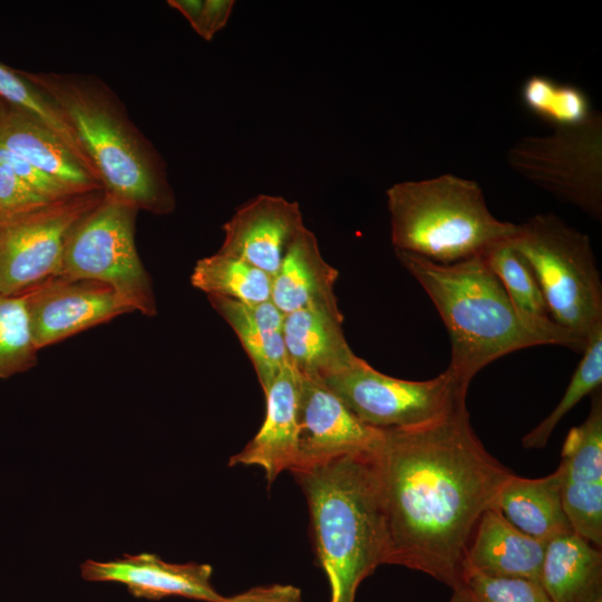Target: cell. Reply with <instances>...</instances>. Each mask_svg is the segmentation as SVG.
Wrapping results in <instances>:
<instances>
[{
	"label": "cell",
	"mask_w": 602,
	"mask_h": 602,
	"mask_svg": "<svg viewBox=\"0 0 602 602\" xmlns=\"http://www.w3.org/2000/svg\"><path fill=\"white\" fill-rule=\"evenodd\" d=\"M385 527L383 564L453 588L482 514L513 474L475 434L466 405L433 423L381 429L370 453Z\"/></svg>",
	"instance_id": "6da1fadb"
},
{
	"label": "cell",
	"mask_w": 602,
	"mask_h": 602,
	"mask_svg": "<svg viewBox=\"0 0 602 602\" xmlns=\"http://www.w3.org/2000/svg\"><path fill=\"white\" fill-rule=\"evenodd\" d=\"M430 298L448 332V369L469 387L494 360L528 347L556 344L582 352L586 340L557 326L525 319L511 302L484 255L450 264L395 251Z\"/></svg>",
	"instance_id": "7a4b0ae2"
},
{
	"label": "cell",
	"mask_w": 602,
	"mask_h": 602,
	"mask_svg": "<svg viewBox=\"0 0 602 602\" xmlns=\"http://www.w3.org/2000/svg\"><path fill=\"white\" fill-rule=\"evenodd\" d=\"M20 74L60 109L106 193L138 211L163 215L175 210L164 161L100 79L72 74Z\"/></svg>",
	"instance_id": "3957f363"
},
{
	"label": "cell",
	"mask_w": 602,
	"mask_h": 602,
	"mask_svg": "<svg viewBox=\"0 0 602 602\" xmlns=\"http://www.w3.org/2000/svg\"><path fill=\"white\" fill-rule=\"evenodd\" d=\"M309 507L330 602H355L360 583L383 564L385 527L370 453L291 470Z\"/></svg>",
	"instance_id": "277c9868"
},
{
	"label": "cell",
	"mask_w": 602,
	"mask_h": 602,
	"mask_svg": "<svg viewBox=\"0 0 602 602\" xmlns=\"http://www.w3.org/2000/svg\"><path fill=\"white\" fill-rule=\"evenodd\" d=\"M386 196L394 250L435 263L484 255L517 232L492 214L477 182L454 174L396 183Z\"/></svg>",
	"instance_id": "5b68a950"
},
{
	"label": "cell",
	"mask_w": 602,
	"mask_h": 602,
	"mask_svg": "<svg viewBox=\"0 0 602 602\" xmlns=\"http://www.w3.org/2000/svg\"><path fill=\"white\" fill-rule=\"evenodd\" d=\"M511 242L531 264L551 319L588 340L602 326V281L590 237L548 213L518 224Z\"/></svg>",
	"instance_id": "8992f818"
},
{
	"label": "cell",
	"mask_w": 602,
	"mask_h": 602,
	"mask_svg": "<svg viewBox=\"0 0 602 602\" xmlns=\"http://www.w3.org/2000/svg\"><path fill=\"white\" fill-rule=\"evenodd\" d=\"M137 213L134 205L105 192L101 201L71 229L60 275L105 283L133 311L155 317L153 282L135 244Z\"/></svg>",
	"instance_id": "52a82bcc"
},
{
	"label": "cell",
	"mask_w": 602,
	"mask_h": 602,
	"mask_svg": "<svg viewBox=\"0 0 602 602\" xmlns=\"http://www.w3.org/2000/svg\"><path fill=\"white\" fill-rule=\"evenodd\" d=\"M320 383L363 424L377 428L426 425L466 405L468 387L447 368L437 377L414 381L387 376L358 359Z\"/></svg>",
	"instance_id": "ba28073f"
},
{
	"label": "cell",
	"mask_w": 602,
	"mask_h": 602,
	"mask_svg": "<svg viewBox=\"0 0 602 602\" xmlns=\"http://www.w3.org/2000/svg\"><path fill=\"white\" fill-rule=\"evenodd\" d=\"M518 175L596 221L602 219V116L544 136L518 139L507 153Z\"/></svg>",
	"instance_id": "9c48e42d"
},
{
	"label": "cell",
	"mask_w": 602,
	"mask_h": 602,
	"mask_svg": "<svg viewBox=\"0 0 602 602\" xmlns=\"http://www.w3.org/2000/svg\"><path fill=\"white\" fill-rule=\"evenodd\" d=\"M104 194H77L0 220V294L22 295L60 275L71 229Z\"/></svg>",
	"instance_id": "30bf717a"
},
{
	"label": "cell",
	"mask_w": 602,
	"mask_h": 602,
	"mask_svg": "<svg viewBox=\"0 0 602 602\" xmlns=\"http://www.w3.org/2000/svg\"><path fill=\"white\" fill-rule=\"evenodd\" d=\"M23 295L38 350L133 312L111 287L87 279L57 275Z\"/></svg>",
	"instance_id": "8fae6325"
},
{
	"label": "cell",
	"mask_w": 602,
	"mask_h": 602,
	"mask_svg": "<svg viewBox=\"0 0 602 602\" xmlns=\"http://www.w3.org/2000/svg\"><path fill=\"white\" fill-rule=\"evenodd\" d=\"M298 376L297 459L291 470L341 456L372 453L377 448L381 429L360 421L322 383Z\"/></svg>",
	"instance_id": "7c38bea8"
},
{
	"label": "cell",
	"mask_w": 602,
	"mask_h": 602,
	"mask_svg": "<svg viewBox=\"0 0 602 602\" xmlns=\"http://www.w3.org/2000/svg\"><path fill=\"white\" fill-rule=\"evenodd\" d=\"M561 499L573 531L601 550L602 546V392H592L585 420L573 427L564 441Z\"/></svg>",
	"instance_id": "4fadbf2b"
},
{
	"label": "cell",
	"mask_w": 602,
	"mask_h": 602,
	"mask_svg": "<svg viewBox=\"0 0 602 602\" xmlns=\"http://www.w3.org/2000/svg\"><path fill=\"white\" fill-rule=\"evenodd\" d=\"M303 229L297 202L260 194L242 204L224 223L219 253L241 259L273 278Z\"/></svg>",
	"instance_id": "5bb4252c"
},
{
	"label": "cell",
	"mask_w": 602,
	"mask_h": 602,
	"mask_svg": "<svg viewBox=\"0 0 602 602\" xmlns=\"http://www.w3.org/2000/svg\"><path fill=\"white\" fill-rule=\"evenodd\" d=\"M80 570L86 581L122 583L136 598L183 596L205 602L223 599L211 583L213 570L208 564L168 563L155 554L140 553L108 562L88 560Z\"/></svg>",
	"instance_id": "9a60e30c"
},
{
	"label": "cell",
	"mask_w": 602,
	"mask_h": 602,
	"mask_svg": "<svg viewBox=\"0 0 602 602\" xmlns=\"http://www.w3.org/2000/svg\"><path fill=\"white\" fill-rule=\"evenodd\" d=\"M0 146L78 193L105 191L96 172L46 124L8 106L0 118Z\"/></svg>",
	"instance_id": "2e32d148"
},
{
	"label": "cell",
	"mask_w": 602,
	"mask_h": 602,
	"mask_svg": "<svg viewBox=\"0 0 602 602\" xmlns=\"http://www.w3.org/2000/svg\"><path fill=\"white\" fill-rule=\"evenodd\" d=\"M298 386L299 376L287 361L264 392L266 411L260 430L231 457V466H260L270 484L281 472L293 468L298 443Z\"/></svg>",
	"instance_id": "e0dca14e"
},
{
	"label": "cell",
	"mask_w": 602,
	"mask_h": 602,
	"mask_svg": "<svg viewBox=\"0 0 602 602\" xmlns=\"http://www.w3.org/2000/svg\"><path fill=\"white\" fill-rule=\"evenodd\" d=\"M545 542L533 538L511 524L496 507L486 509L473 532L462 572L517 577L540 583Z\"/></svg>",
	"instance_id": "ac0fdd59"
},
{
	"label": "cell",
	"mask_w": 602,
	"mask_h": 602,
	"mask_svg": "<svg viewBox=\"0 0 602 602\" xmlns=\"http://www.w3.org/2000/svg\"><path fill=\"white\" fill-rule=\"evenodd\" d=\"M342 321L343 317L315 308L284 314L287 359L298 375L321 382L358 359L344 337Z\"/></svg>",
	"instance_id": "d6986e66"
},
{
	"label": "cell",
	"mask_w": 602,
	"mask_h": 602,
	"mask_svg": "<svg viewBox=\"0 0 602 602\" xmlns=\"http://www.w3.org/2000/svg\"><path fill=\"white\" fill-rule=\"evenodd\" d=\"M338 276V270L323 259L315 235L305 227L272 278L271 301L283 314L315 308L343 317L334 294Z\"/></svg>",
	"instance_id": "ffe728a7"
},
{
	"label": "cell",
	"mask_w": 602,
	"mask_h": 602,
	"mask_svg": "<svg viewBox=\"0 0 602 602\" xmlns=\"http://www.w3.org/2000/svg\"><path fill=\"white\" fill-rule=\"evenodd\" d=\"M207 299L234 330L265 392L288 361L283 340L284 314L271 300L243 303L219 295H207Z\"/></svg>",
	"instance_id": "44dd1931"
},
{
	"label": "cell",
	"mask_w": 602,
	"mask_h": 602,
	"mask_svg": "<svg viewBox=\"0 0 602 602\" xmlns=\"http://www.w3.org/2000/svg\"><path fill=\"white\" fill-rule=\"evenodd\" d=\"M561 473L540 478L512 474L501 487L495 507L524 534L542 542L575 533L561 499Z\"/></svg>",
	"instance_id": "7402d4cb"
},
{
	"label": "cell",
	"mask_w": 602,
	"mask_h": 602,
	"mask_svg": "<svg viewBox=\"0 0 602 602\" xmlns=\"http://www.w3.org/2000/svg\"><path fill=\"white\" fill-rule=\"evenodd\" d=\"M540 584L550 602H602V553L576 533L547 542Z\"/></svg>",
	"instance_id": "603a6c76"
},
{
	"label": "cell",
	"mask_w": 602,
	"mask_h": 602,
	"mask_svg": "<svg viewBox=\"0 0 602 602\" xmlns=\"http://www.w3.org/2000/svg\"><path fill=\"white\" fill-rule=\"evenodd\" d=\"M191 283L207 295L243 303L271 300L272 278L269 274L241 259L219 252L196 262Z\"/></svg>",
	"instance_id": "cb8c5ba5"
},
{
	"label": "cell",
	"mask_w": 602,
	"mask_h": 602,
	"mask_svg": "<svg viewBox=\"0 0 602 602\" xmlns=\"http://www.w3.org/2000/svg\"><path fill=\"white\" fill-rule=\"evenodd\" d=\"M484 256L521 315L538 323L553 321L531 264L511 240L495 245Z\"/></svg>",
	"instance_id": "d4e9b609"
},
{
	"label": "cell",
	"mask_w": 602,
	"mask_h": 602,
	"mask_svg": "<svg viewBox=\"0 0 602 602\" xmlns=\"http://www.w3.org/2000/svg\"><path fill=\"white\" fill-rule=\"evenodd\" d=\"M524 106L555 128L584 123L593 113L588 95L579 87L533 75L521 88Z\"/></svg>",
	"instance_id": "484cf974"
},
{
	"label": "cell",
	"mask_w": 602,
	"mask_h": 602,
	"mask_svg": "<svg viewBox=\"0 0 602 602\" xmlns=\"http://www.w3.org/2000/svg\"><path fill=\"white\" fill-rule=\"evenodd\" d=\"M602 383V326L589 334L582 359L556 407L535 428L522 439L524 448L540 449L546 446L560 420L586 395L592 394Z\"/></svg>",
	"instance_id": "4316f807"
},
{
	"label": "cell",
	"mask_w": 602,
	"mask_h": 602,
	"mask_svg": "<svg viewBox=\"0 0 602 602\" xmlns=\"http://www.w3.org/2000/svg\"><path fill=\"white\" fill-rule=\"evenodd\" d=\"M0 98L8 105L22 109L46 124L96 172L60 109L39 88L28 81L19 70H13L1 62Z\"/></svg>",
	"instance_id": "83f0119b"
},
{
	"label": "cell",
	"mask_w": 602,
	"mask_h": 602,
	"mask_svg": "<svg viewBox=\"0 0 602 602\" xmlns=\"http://www.w3.org/2000/svg\"><path fill=\"white\" fill-rule=\"evenodd\" d=\"M37 352L25 295L0 294V380L31 369Z\"/></svg>",
	"instance_id": "f1b7e54d"
},
{
	"label": "cell",
	"mask_w": 602,
	"mask_h": 602,
	"mask_svg": "<svg viewBox=\"0 0 602 602\" xmlns=\"http://www.w3.org/2000/svg\"><path fill=\"white\" fill-rule=\"evenodd\" d=\"M448 602H550L541 584L517 577L464 571Z\"/></svg>",
	"instance_id": "f546056e"
},
{
	"label": "cell",
	"mask_w": 602,
	"mask_h": 602,
	"mask_svg": "<svg viewBox=\"0 0 602 602\" xmlns=\"http://www.w3.org/2000/svg\"><path fill=\"white\" fill-rule=\"evenodd\" d=\"M49 201L0 163V220L41 207Z\"/></svg>",
	"instance_id": "4dcf8cb0"
},
{
	"label": "cell",
	"mask_w": 602,
	"mask_h": 602,
	"mask_svg": "<svg viewBox=\"0 0 602 602\" xmlns=\"http://www.w3.org/2000/svg\"><path fill=\"white\" fill-rule=\"evenodd\" d=\"M0 163L8 166L18 177L49 201H57L78 193L58 179L45 174L29 162L0 146Z\"/></svg>",
	"instance_id": "1f68e13d"
},
{
	"label": "cell",
	"mask_w": 602,
	"mask_h": 602,
	"mask_svg": "<svg viewBox=\"0 0 602 602\" xmlns=\"http://www.w3.org/2000/svg\"><path fill=\"white\" fill-rule=\"evenodd\" d=\"M234 3L233 0H204L195 32L206 41L212 40L226 26Z\"/></svg>",
	"instance_id": "d6a6232c"
},
{
	"label": "cell",
	"mask_w": 602,
	"mask_h": 602,
	"mask_svg": "<svg viewBox=\"0 0 602 602\" xmlns=\"http://www.w3.org/2000/svg\"><path fill=\"white\" fill-rule=\"evenodd\" d=\"M221 602H302V596L301 591L293 585L273 584L252 588L232 596H223Z\"/></svg>",
	"instance_id": "836d02e7"
},
{
	"label": "cell",
	"mask_w": 602,
	"mask_h": 602,
	"mask_svg": "<svg viewBox=\"0 0 602 602\" xmlns=\"http://www.w3.org/2000/svg\"><path fill=\"white\" fill-rule=\"evenodd\" d=\"M168 6L179 11L190 22L193 29L196 28L204 0H169Z\"/></svg>",
	"instance_id": "e575fe53"
},
{
	"label": "cell",
	"mask_w": 602,
	"mask_h": 602,
	"mask_svg": "<svg viewBox=\"0 0 602 602\" xmlns=\"http://www.w3.org/2000/svg\"><path fill=\"white\" fill-rule=\"evenodd\" d=\"M8 106H9V105H8L7 103H4V101L0 98V118H1V116L4 114V111L7 110Z\"/></svg>",
	"instance_id": "d590c367"
}]
</instances>
